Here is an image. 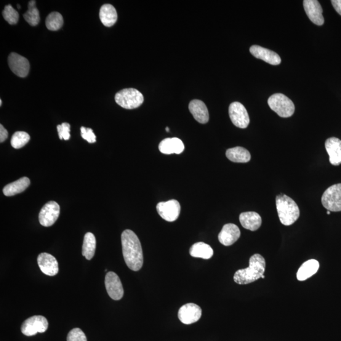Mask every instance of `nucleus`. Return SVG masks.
Segmentation results:
<instances>
[{"mask_svg": "<svg viewBox=\"0 0 341 341\" xmlns=\"http://www.w3.org/2000/svg\"><path fill=\"white\" fill-rule=\"evenodd\" d=\"M123 255L128 267L138 271L142 267L143 256L142 246L134 231L125 230L121 234Z\"/></svg>", "mask_w": 341, "mask_h": 341, "instance_id": "nucleus-1", "label": "nucleus"}, {"mask_svg": "<svg viewBox=\"0 0 341 341\" xmlns=\"http://www.w3.org/2000/svg\"><path fill=\"white\" fill-rule=\"evenodd\" d=\"M266 267L265 258L258 254L252 255L250 258L249 267L239 269L234 275V281L241 285L254 282L264 275Z\"/></svg>", "mask_w": 341, "mask_h": 341, "instance_id": "nucleus-2", "label": "nucleus"}, {"mask_svg": "<svg viewBox=\"0 0 341 341\" xmlns=\"http://www.w3.org/2000/svg\"><path fill=\"white\" fill-rule=\"evenodd\" d=\"M276 208L279 220L284 226H291L300 217L299 207L289 197L281 194L276 197Z\"/></svg>", "mask_w": 341, "mask_h": 341, "instance_id": "nucleus-3", "label": "nucleus"}, {"mask_svg": "<svg viewBox=\"0 0 341 341\" xmlns=\"http://www.w3.org/2000/svg\"><path fill=\"white\" fill-rule=\"evenodd\" d=\"M268 105L272 110L282 118H289L295 113L294 103L286 95L280 93L271 95L269 98Z\"/></svg>", "mask_w": 341, "mask_h": 341, "instance_id": "nucleus-4", "label": "nucleus"}, {"mask_svg": "<svg viewBox=\"0 0 341 341\" xmlns=\"http://www.w3.org/2000/svg\"><path fill=\"white\" fill-rule=\"evenodd\" d=\"M144 98L138 90L130 88L118 92L115 95V101L119 106L127 110H133L142 105Z\"/></svg>", "mask_w": 341, "mask_h": 341, "instance_id": "nucleus-5", "label": "nucleus"}, {"mask_svg": "<svg viewBox=\"0 0 341 341\" xmlns=\"http://www.w3.org/2000/svg\"><path fill=\"white\" fill-rule=\"evenodd\" d=\"M322 204L330 212L341 211V183L332 185L325 191Z\"/></svg>", "mask_w": 341, "mask_h": 341, "instance_id": "nucleus-6", "label": "nucleus"}, {"mask_svg": "<svg viewBox=\"0 0 341 341\" xmlns=\"http://www.w3.org/2000/svg\"><path fill=\"white\" fill-rule=\"evenodd\" d=\"M48 326V322L44 316L35 315L30 317L23 322L21 331L27 336H33L37 333L46 332Z\"/></svg>", "mask_w": 341, "mask_h": 341, "instance_id": "nucleus-7", "label": "nucleus"}, {"mask_svg": "<svg viewBox=\"0 0 341 341\" xmlns=\"http://www.w3.org/2000/svg\"><path fill=\"white\" fill-rule=\"evenodd\" d=\"M60 212L59 205L55 201H50L42 208L39 214L40 224L44 227L54 225L58 219Z\"/></svg>", "mask_w": 341, "mask_h": 341, "instance_id": "nucleus-8", "label": "nucleus"}, {"mask_svg": "<svg viewBox=\"0 0 341 341\" xmlns=\"http://www.w3.org/2000/svg\"><path fill=\"white\" fill-rule=\"evenodd\" d=\"M231 120L236 127L246 129L250 124L249 114L245 106L239 102L231 103L229 107Z\"/></svg>", "mask_w": 341, "mask_h": 341, "instance_id": "nucleus-9", "label": "nucleus"}, {"mask_svg": "<svg viewBox=\"0 0 341 341\" xmlns=\"http://www.w3.org/2000/svg\"><path fill=\"white\" fill-rule=\"evenodd\" d=\"M156 209L162 219L168 222H173L179 217L181 206L177 200H170L167 202H159L157 205Z\"/></svg>", "mask_w": 341, "mask_h": 341, "instance_id": "nucleus-10", "label": "nucleus"}, {"mask_svg": "<svg viewBox=\"0 0 341 341\" xmlns=\"http://www.w3.org/2000/svg\"><path fill=\"white\" fill-rule=\"evenodd\" d=\"M106 291L114 300H121L124 295V287L119 277L113 272H108L105 278Z\"/></svg>", "mask_w": 341, "mask_h": 341, "instance_id": "nucleus-11", "label": "nucleus"}, {"mask_svg": "<svg viewBox=\"0 0 341 341\" xmlns=\"http://www.w3.org/2000/svg\"><path fill=\"white\" fill-rule=\"evenodd\" d=\"M178 315V319L183 324H192L201 318L202 309L195 303H187L180 308Z\"/></svg>", "mask_w": 341, "mask_h": 341, "instance_id": "nucleus-12", "label": "nucleus"}, {"mask_svg": "<svg viewBox=\"0 0 341 341\" xmlns=\"http://www.w3.org/2000/svg\"><path fill=\"white\" fill-rule=\"evenodd\" d=\"M8 61L10 69L16 76L22 78L28 76L30 70V64L27 58L17 53H12Z\"/></svg>", "mask_w": 341, "mask_h": 341, "instance_id": "nucleus-13", "label": "nucleus"}, {"mask_svg": "<svg viewBox=\"0 0 341 341\" xmlns=\"http://www.w3.org/2000/svg\"><path fill=\"white\" fill-rule=\"evenodd\" d=\"M305 11L310 20L317 26L324 23L323 10L320 3L316 0H305L303 1Z\"/></svg>", "mask_w": 341, "mask_h": 341, "instance_id": "nucleus-14", "label": "nucleus"}, {"mask_svg": "<svg viewBox=\"0 0 341 341\" xmlns=\"http://www.w3.org/2000/svg\"><path fill=\"white\" fill-rule=\"evenodd\" d=\"M37 263L41 271L46 275L54 276L59 271L57 260L47 253L40 254L37 257Z\"/></svg>", "mask_w": 341, "mask_h": 341, "instance_id": "nucleus-15", "label": "nucleus"}, {"mask_svg": "<svg viewBox=\"0 0 341 341\" xmlns=\"http://www.w3.org/2000/svg\"><path fill=\"white\" fill-rule=\"evenodd\" d=\"M240 235L241 232L238 226L234 224H226L218 235V239L221 244L228 247L235 243Z\"/></svg>", "mask_w": 341, "mask_h": 341, "instance_id": "nucleus-16", "label": "nucleus"}, {"mask_svg": "<svg viewBox=\"0 0 341 341\" xmlns=\"http://www.w3.org/2000/svg\"><path fill=\"white\" fill-rule=\"evenodd\" d=\"M250 52L257 59L262 60L271 65H278L281 62V58L278 53L258 45L251 46Z\"/></svg>", "mask_w": 341, "mask_h": 341, "instance_id": "nucleus-17", "label": "nucleus"}, {"mask_svg": "<svg viewBox=\"0 0 341 341\" xmlns=\"http://www.w3.org/2000/svg\"><path fill=\"white\" fill-rule=\"evenodd\" d=\"M325 147L330 164L339 166L341 164V140L336 137L329 138L326 141Z\"/></svg>", "mask_w": 341, "mask_h": 341, "instance_id": "nucleus-18", "label": "nucleus"}, {"mask_svg": "<svg viewBox=\"0 0 341 341\" xmlns=\"http://www.w3.org/2000/svg\"><path fill=\"white\" fill-rule=\"evenodd\" d=\"M189 110L192 114L194 118L201 124H205L209 121V111L206 105L202 101L198 100L191 101L189 104Z\"/></svg>", "mask_w": 341, "mask_h": 341, "instance_id": "nucleus-19", "label": "nucleus"}, {"mask_svg": "<svg viewBox=\"0 0 341 341\" xmlns=\"http://www.w3.org/2000/svg\"><path fill=\"white\" fill-rule=\"evenodd\" d=\"M159 149L161 153L164 154H180L183 153L185 145L179 138H167L159 143Z\"/></svg>", "mask_w": 341, "mask_h": 341, "instance_id": "nucleus-20", "label": "nucleus"}, {"mask_svg": "<svg viewBox=\"0 0 341 341\" xmlns=\"http://www.w3.org/2000/svg\"><path fill=\"white\" fill-rule=\"evenodd\" d=\"M239 221L244 228L252 231H257L262 225V218L255 212L241 213Z\"/></svg>", "mask_w": 341, "mask_h": 341, "instance_id": "nucleus-21", "label": "nucleus"}, {"mask_svg": "<svg viewBox=\"0 0 341 341\" xmlns=\"http://www.w3.org/2000/svg\"><path fill=\"white\" fill-rule=\"evenodd\" d=\"M319 262L315 259H311L303 263L297 274V279L300 281H304L311 278L319 271Z\"/></svg>", "mask_w": 341, "mask_h": 341, "instance_id": "nucleus-22", "label": "nucleus"}, {"mask_svg": "<svg viewBox=\"0 0 341 341\" xmlns=\"http://www.w3.org/2000/svg\"><path fill=\"white\" fill-rule=\"evenodd\" d=\"M30 180L28 177L21 178L14 182L8 184L5 186L3 191L5 196H14L25 191L30 185Z\"/></svg>", "mask_w": 341, "mask_h": 341, "instance_id": "nucleus-23", "label": "nucleus"}, {"mask_svg": "<svg viewBox=\"0 0 341 341\" xmlns=\"http://www.w3.org/2000/svg\"><path fill=\"white\" fill-rule=\"evenodd\" d=\"M100 17L101 22L106 27L110 28L115 25L118 18L115 8L110 4L103 5L100 9Z\"/></svg>", "mask_w": 341, "mask_h": 341, "instance_id": "nucleus-24", "label": "nucleus"}, {"mask_svg": "<svg viewBox=\"0 0 341 341\" xmlns=\"http://www.w3.org/2000/svg\"><path fill=\"white\" fill-rule=\"evenodd\" d=\"M226 155L231 161L238 163H246L251 159L250 152L242 147H236L228 149Z\"/></svg>", "mask_w": 341, "mask_h": 341, "instance_id": "nucleus-25", "label": "nucleus"}, {"mask_svg": "<svg viewBox=\"0 0 341 341\" xmlns=\"http://www.w3.org/2000/svg\"><path fill=\"white\" fill-rule=\"evenodd\" d=\"M190 254L193 257L201 258L207 260L212 257L214 251L210 245L203 243V242H198L191 247Z\"/></svg>", "mask_w": 341, "mask_h": 341, "instance_id": "nucleus-26", "label": "nucleus"}, {"mask_svg": "<svg viewBox=\"0 0 341 341\" xmlns=\"http://www.w3.org/2000/svg\"><path fill=\"white\" fill-rule=\"evenodd\" d=\"M96 248V239L94 234L87 233L85 234L83 246H82V255L86 259L91 260L94 257Z\"/></svg>", "mask_w": 341, "mask_h": 341, "instance_id": "nucleus-27", "label": "nucleus"}, {"mask_svg": "<svg viewBox=\"0 0 341 341\" xmlns=\"http://www.w3.org/2000/svg\"><path fill=\"white\" fill-rule=\"evenodd\" d=\"M28 8V11L23 15V17H25L26 22L32 26H36L39 25L40 15L39 10L36 6V1L32 0V1L29 2Z\"/></svg>", "mask_w": 341, "mask_h": 341, "instance_id": "nucleus-28", "label": "nucleus"}, {"mask_svg": "<svg viewBox=\"0 0 341 341\" xmlns=\"http://www.w3.org/2000/svg\"><path fill=\"white\" fill-rule=\"evenodd\" d=\"M63 25V18L60 13L54 12L47 16L46 20V26L50 31L59 30Z\"/></svg>", "mask_w": 341, "mask_h": 341, "instance_id": "nucleus-29", "label": "nucleus"}, {"mask_svg": "<svg viewBox=\"0 0 341 341\" xmlns=\"http://www.w3.org/2000/svg\"><path fill=\"white\" fill-rule=\"evenodd\" d=\"M30 136L25 132H17L13 135L11 145L13 148L18 149L25 147L30 140Z\"/></svg>", "mask_w": 341, "mask_h": 341, "instance_id": "nucleus-30", "label": "nucleus"}, {"mask_svg": "<svg viewBox=\"0 0 341 341\" xmlns=\"http://www.w3.org/2000/svg\"><path fill=\"white\" fill-rule=\"evenodd\" d=\"M2 14L4 16L5 20L11 25H16L18 22V19H19L18 13L13 9L11 5H7L5 7Z\"/></svg>", "mask_w": 341, "mask_h": 341, "instance_id": "nucleus-31", "label": "nucleus"}, {"mask_svg": "<svg viewBox=\"0 0 341 341\" xmlns=\"http://www.w3.org/2000/svg\"><path fill=\"white\" fill-rule=\"evenodd\" d=\"M67 341H87V340L86 335L81 329L75 328L68 333Z\"/></svg>", "mask_w": 341, "mask_h": 341, "instance_id": "nucleus-32", "label": "nucleus"}, {"mask_svg": "<svg viewBox=\"0 0 341 341\" xmlns=\"http://www.w3.org/2000/svg\"><path fill=\"white\" fill-rule=\"evenodd\" d=\"M58 135L60 140H68L70 138V125L68 123H63L57 126Z\"/></svg>", "mask_w": 341, "mask_h": 341, "instance_id": "nucleus-33", "label": "nucleus"}, {"mask_svg": "<svg viewBox=\"0 0 341 341\" xmlns=\"http://www.w3.org/2000/svg\"><path fill=\"white\" fill-rule=\"evenodd\" d=\"M81 136L84 140H87L90 143H94L96 142V136L90 128L82 127L81 128Z\"/></svg>", "mask_w": 341, "mask_h": 341, "instance_id": "nucleus-34", "label": "nucleus"}, {"mask_svg": "<svg viewBox=\"0 0 341 341\" xmlns=\"http://www.w3.org/2000/svg\"><path fill=\"white\" fill-rule=\"evenodd\" d=\"M8 136H9V133H8L7 130L5 129L3 125H0V142L1 143L5 142L8 138Z\"/></svg>", "mask_w": 341, "mask_h": 341, "instance_id": "nucleus-35", "label": "nucleus"}, {"mask_svg": "<svg viewBox=\"0 0 341 341\" xmlns=\"http://www.w3.org/2000/svg\"><path fill=\"white\" fill-rule=\"evenodd\" d=\"M331 3L335 11L341 15V0H332Z\"/></svg>", "mask_w": 341, "mask_h": 341, "instance_id": "nucleus-36", "label": "nucleus"}, {"mask_svg": "<svg viewBox=\"0 0 341 341\" xmlns=\"http://www.w3.org/2000/svg\"><path fill=\"white\" fill-rule=\"evenodd\" d=\"M330 212H331L329 211V210H327V214H328V215H330Z\"/></svg>", "mask_w": 341, "mask_h": 341, "instance_id": "nucleus-37", "label": "nucleus"}, {"mask_svg": "<svg viewBox=\"0 0 341 341\" xmlns=\"http://www.w3.org/2000/svg\"><path fill=\"white\" fill-rule=\"evenodd\" d=\"M166 132H169V128H168V127H166Z\"/></svg>", "mask_w": 341, "mask_h": 341, "instance_id": "nucleus-38", "label": "nucleus"}, {"mask_svg": "<svg viewBox=\"0 0 341 341\" xmlns=\"http://www.w3.org/2000/svg\"><path fill=\"white\" fill-rule=\"evenodd\" d=\"M2 101L1 100H0V106H2Z\"/></svg>", "mask_w": 341, "mask_h": 341, "instance_id": "nucleus-39", "label": "nucleus"}, {"mask_svg": "<svg viewBox=\"0 0 341 341\" xmlns=\"http://www.w3.org/2000/svg\"><path fill=\"white\" fill-rule=\"evenodd\" d=\"M17 7H18V9H20V6L19 5H17Z\"/></svg>", "mask_w": 341, "mask_h": 341, "instance_id": "nucleus-40", "label": "nucleus"}, {"mask_svg": "<svg viewBox=\"0 0 341 341\" xmlns=\"http://www.w3.org/2000/svg\"><path fill=\"white\" fill-rule=\"evenodd\" d=\"M262 279H265V276H264V275H263L262 277Z\"/></svg>", "mask_w": 341, "mask_h": 341, "instance_id": "nucleus-41", "label": "nucleus"}]
</instances>
